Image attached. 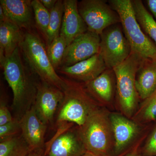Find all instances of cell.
Listing matches in <instances>:
<instances>
[{
	"mask_svg": "<svg viewBox=\"0 0 156 156\" xmlns=\"http://www.w3.org/2000/svg\"><path fill=\"white\" fill-rule=\"evenodd\" d=\"M21 56L18 47L6 58L1 67L4 69L5 79L13 92L12 107L14 118L18 120L34 105L37 84Z\"/></svg>",
	"mask_w": 156,
	"mask_h": 156,
	"instance_id": "obj_1",
	"label": "cell"
},
{
	"mask_svg": "<svg viewBox=\"0 0 156 156\" xmlns=\"http://www.w3.org/2000/svg\"><path fill=\"white\" fill-rule=\"evenodd\" d=\"M19 48L26 65L41 82L60 89L63 92L66 86V79L57 74L50 62L47 48L38 35L26 31Z\"/></svg>",
	"mask_w": 156,
	"mask_h": 156,
	"instance_id": "obj_2",
	"label": "cell"
},
{
	"mask_svg": "<svg viewBox=\"0 0 156 156\" xmlns=\"http://www.w3.org/2000/svg\"><path fill=\"white\" fill-rule=\"evenodd\" d=\"M66 83L63 99L56 115V126L71 123L80 127L97 108L95 101L87 92L83 83L67 79Z\"/></svg>",
	"mask_w": 156,
	"mask_h": 156,
	"instance_id": "obj_3",
	"label": "cell"
},
{
	"mask_svg": "<svg viewBox=\"0 0 156 156\" xmlns=\"http://www.w3.org/2000/svg\"><path fill=\"white\" fill-rule=\"evenodd\" d=\"M110 5L119 16L124 34L131 52L144 58L156 59V45L142 30L137 22L131 0H109Z\"/></svg>",
	"mask_w": 156,
	"mask_h": 156,
	"instance_id": "obj_4",
	"label": "cell"
},
{
	"mask_svg": "<svg viewBox=\"0 0 156 156\" xmlns=\"http://www.w3.org/2000/svg\"><path fill=\"white\" fill-rule=\"evenodd\" d=\"M143 58L139 54L131 52L126 60L113 69L116 78L118 100L124 113L129 116L134 113L139 98L135 78Z\"/></svg>",
	"mask_w": 156,
	"mask_h": 156,
	"instance_id": "obj_5",
	"label": "cell"
},
{
	"mask_svg": "<svg viewBox=\"0 0 156 156\" xmlns=\"http://www.w3.org/2000/svg\"><path fill=\"white\" fill-rule=\"evenodd\" d=\"M110 121L101 111L95 109L90 114L84 125L78 127L81 140L87 151L106 155L111 142Z\"/></svg>",
	"mask_w": 156,
	"mask_h": 156,
	"instance_id": "obj_6",
	"label": "cell"
},
{
	"mask_svg": "<svg viewBox=\"0 0 156 156\" xmlns=\"http://www.w3.org/2000/svg\"><path fill=\"white\" fill-rule=\"evenodd\" d=\"M100 37L99 54L107 68L113 69L131 54V46L124 34L121 23L105 29Z\"/></svg>",
	"mask_w": 156,
	"mask_h": 156,
	"instance_id": "obj_7",
	"label": "cell"
},
{
	"mask_svg": "<svg viewBox=\"0 0 156 156\" xmlns=\"http://www.w3.org/2000/svg\"><path fill=\"white\" fill-rule=\"evenodd\" d=\"M80 15L88 31L100 35L105 29L121 23L119 14L105 0H82L78 2Z\"/></svg>",
	"mask_w": 156,
	"mask_h": 156,
	"instance_id": "obj_8",
	"label": "cell"
},
{
	"mask_svg": "<svg viewBox=\"0 0 156 156\" xmlns=\"http://www.w3.org/2000/svg\"><path fill=\"white\" fill-rule=\"evenodd\" d=\"M64 123L57 126L54 136L45 144L44 156H82L87 151L82 142L78 128Z\"/></svg>",
	"mask_w": 156,
	"mask_h": 156,
	"instance_id": "obj_9",
	"label": "cell"
},
{
	"mask_svg": "<svg viewBox=\"0 0 156 156\" xmlns=\"http://www.w3.org/2000/svg\"><path fill=\"white\" fill-rule=\"evenodd\" d=\"M63 96L60 89L44 82L37 83L34 105L38 117L44 124H53Z\"/></svg>",
	"mask_w": 156,
	"mask_h": 156,
	"instance_id": "obj_10",
	"label": "cell"
},
{
	"mask_svg": "<svg viewBox=\"0 0 156 156\" xmlns=\"http://www.w3.org/2000/svg\"><path fill=\"white\" fill-rule=\"evenodd\" d=\"M100 43V35L87 31L67 46L61 66H71L99 53Z\"/></svg>",
	"mask_w": 156,
	"mask_h": 156,
	"instance_id": "obj_11",
	"label": "cell"
},
{
	"mask_svg": "<svg viewBox=\"0 0 156 156\" xmlns=\"http://www.w3.org/2000/svg\"><path fill=\"white\" fill-rule=\"evenodd\" d=\"M20 121L21 135L31 152H44L48 126L38 117L34 105L23 115Z\"/></svg>",
	"mask_w": 156,
	"mask_h": 156,
	"instance_id": "obj_12",
	"label": "cell"
},
{
	"mask_svg": "<svg viewBox=\"0 0 156 156\" xmlns=\"http://www.w3.org/2000/svg\"><path fill=\"white\" fill-rule=\"evenodd\" d=\"M61 68L62 73L83 83L94 80L107 69L99 53L74 65Z\"/></svg>",
	"mask_w": 156,
	"mask_h": 156,
	"instance_id": "obj_13",
	"label": "cell"
},
{
	"mask_svg": "<svg viewBox=\"0 0 156 156\" xmlns=\"http://www.w3.org/2000/svg\"><path fill=\"white\" fill-rule=\"evenodd\" d=\"M78 2L77 0L63 1L64 14L59 34L65 39L67 46L76 38L88 31L78 11Z\"/></svg>",
	"mask_w": 156,
	"mask_h": 156,
	"instance_id": "obj_14",
	"label": "cell"
},
{
	"mask_svg": "<svg viewBox=\"0 0 156 156\" xmlns=\"http://www.w3.org/2000/svg\"><path fill=\"white\" fill-rule=\"evenodd\" d=\"M30 0H1L6 19L26 31H30L33 22V10Z\"/></svg>",
	"mask_w": 156,
	"mask_h": 156,
	"instance_id": "obj_15",
	"label": "cell"
},
{
	"mask_svg": "<svg viewBox=\"0 0 156 156\" xmlns=\"http://www.w3.org/2000/svg\"><path fill=\"white\" fill-rule=\"evenodd\" d=\"M83 85L91 97L100 101L109 102L113 97L116 88L114 70L107 69L97 78Z\"/></svg>",
	"mask_w": 156,
	"mask_h": 156,
	"instance_id": "obj_16",
	"label": "cell"
},
{
	"mask_svg": "<svg viewBox=\"0 0 156 156\" xmlns=\"http://www.w3.org/2000/svg\"><path fill=\"white\" fill-rule=\"evenodd\" d=\"M135 86L139 98L144 100L156 89V59L143 58L136 72Z\"/></svg>",
	"mask_w": 156,
	"mask_h": 156,
	"instance_id": "obj_17",
	"label": "cell"
},
{
	"mask_svg": "<svg viewBox=\"0 0 156 156\" xmlns=\"http://www.w3.org/2000/svg\"><path fill=\"white\" fill-rule=\"evenodd\" d=\"M23 33L19 27L9 21L0 22V62L2 67L6 58L19 47Z\"/></svg>",
	"mask_w": 156,
	"mask_h": 156,
	"instance_id": "obj_18",
	"label": "cell"
},
{
	"mask_svg": "<svg viewBox=\"0 0 156 156\" xmlns=\"http://www.w3.org/2000/svg\"><path fill=\"white\" fill-rule=\"evenodd\" d=\"M111 125L115 140L116 151L122 150L137 134L138 128L135 123L119 115L113 114Z\"/></svg>",
	"mask_w": 156,
	"mask_h": 156,
	"instance_id": "obj_19",
	"label": "cell"
},
{
	"mask_svg": "<svg viewBox=\"0 0 156 156\" xmlns=\"http://www.w3.org/2000/svg\"><path fill=\"white\" fill-rule=\"evenodd\" d=\"M137 22L144 33L156 45V21L141 0H131Z\"/></svg>",
	"mask_w": 156,
	"mask_h": 156,
	"instance_id": "obj_20",
	"label": "cell"
},
{
	"mask_svg": "<svg viewBox=\"0 0 156 156\" xmlns=\"http://www.w3.org/2000/svg\"><path fill=\"white\" fill-rule=\"evenodd\" d=\"M31 152L21 134L1 139L0 156H28Z\"/></svg>",
	"mask_w": 156,
	"mask_h": 156,
	"instance_id": "obj_21",
	"label": "cell"
},
{
	"mask_svg": "<svg viewBox=\"0 0 156 156\" xmlns=\"http://www.w3.org/2000/svg\"><path fill=\"white\" fill-rule=\"evenodd\" d=\"M50 14V22L45 38L48 46L60 34L64 14L63 1L57 0Z\"/></svg>",
	"mask_w": 156,
	"mask_h": 156,
	"instance_id": "obj_22",
	"label": "cell"
},
{
	"mask_svg": "<svg viewBox=\"0 0 156 156\" xmlns=\"http://www.w3.org/2000/svg\"><path fill=\"white\" fill-rule=\"evenodd\" d=\"M67 46L65 39L62 36L59 34L47 47L48 57L56 70L61 66Z\"/></svg>",
	"mask_w": 156,
	"mask_h": 156,
	"instance_id": "obj_23",
	"label": "cell"
},
{
	"mask_svg": "<svg viewBox=\"0 0 156 156\" xmlns=\"http://www.w3.org/2000/svg\"><path fill=\"white\" fill-rule=\"evenodd\" d=\"M36 24L39 30L46 37L50 20V11L45 8L40 0L31 2Z\"/></svg>",
	"mask_w": 156,
	"mask_h": 156,
	"instance_id": "obj_24",
	"label": "cell"
},
{
	"mask_svg": "<svg viewBox=\"0 0 156 156\" xmlns=\"http://www.w3.org/2000/svg\"><path fill=\"white\" fill-rule=\"evenodd\" d=\"M139 115L143 121L156 120V89L152 94L144 100L139 111Z\"/></svg>",
	"mask_w": 156,
	"mask_h": 156,
	"instance_id": "obj_25",
	"label": "cell"
},
{
	"mask_svg": "<svg viewBox=\"0 0 156 156\" xmlns=\"http://www.w3.org/2000/svg\"><path fill=\"white\" fill-rule=\"evenodd\" d=\"M19 132H21L20 121L14 118L11 122L0 126V139L17 135Z\"/></svg>",
	"mask_w": 156,
	"mask_h": 156,
	"instance_id": "obj_26",
	"label": "cell"
},
{
	"mask_svg": "<svg viewBox=\"0 0 156 156\" xmlns=\"http://www.w3.org/2000/svg\"><path fill=\"white\" fill-rule=\"evenodd\" d=\"M144 151L148 156H156V127L148 140L144 148Z\"/></svg>",
	"mask_w": 156,
	"mask_h": 156,
	"instance_id": "obj_27",
	"label": "cell"
},
{
	"mask_svg": "<svg viewBox=\"0 0 156 156\" xmlns=\"http://www.w3.org/2000/svg\"><path fill=\"white\" fill-rule=\"evenodd\" d=\"M5 103L1 100L0 105V126L11 122L14 119Z\"/></svg>",
	"mask_w": 156,
	"mask_h": 156,
	"instance_id": "obj_28",
	"label": "cell"
},
{
	"mask_svg": "<svg viewBox=\"0 0 156 156\" xmlns=\"http://www.w3.org/2000/svg\"><path fill=\"white\" fill-rule=\"evenodd\" d=\"M144 2L156 21V0H146Z\"/></svg>",
	"mask_w": 156,
	"mask_h": 156,
	"instance_id": "obj_29",
	"label": "cell"
},
{
	"mask_svg": "<svg viewBox=\"0 0 156 156\" xmlns=\"http://www.w3.org/2000/svg\"><path fill=\"white\" fill-rule=\"evenodd\" d=\"M42 5L49 11H51L56 5L57 0H40Z\"/></svg>",
	"mask_w": 156,
	"mask_h": 156,
	"instance_id": "obj_30",
	"label": "cell"
},
{
	"mask_svg": "<svg viewBox=\"0 0 156 156\" xmlns=\"http://www.w3.org/2000/svg\"><path fill=\"white\" fill-rule=\"evenodd\" d=\"M6 20H7V19H6L5 14H4L2 8V6L0 5V22L5 21Z\"/></svg>",
	"mask_w": 156,
	"mask_h": 156,
	"instance_id": "obj_31",
	"label": "cell"
},
{
	"mask_svg": "<svg viewBox=\"0 0 156 156\" xmlns=\"http://www.w3.org/2000/svg\"><path fill=\"white\" fill-rule=\"evenodd\" d=\"M28 156H44V152H31Z\"/></svg>",
	"mask_w": 156,
	"mask_h": 156,
	"instance_id": "obj_32",
	"label": "cell"
},
{
	"mask_svg": "<svg viewBox=\"0 0 156 156\" xmlns=\"http://www.w3.org/2000/svg\"><path fill=\"white\" fill-rule=\"evenodd\" d=\"M82 156H106V155H101L97 154L92 153L90 152L87 151Z\"/></svg>",
	"mask_w": 156,
	"mask_h": 156,
	"instance_id": "obj_33",
	"label": "cell"
},
{
	"mask_svg": "<svg viewBox=\"0 0 156 156\" xmlns=\"http://www.w3.org/2000/svg\"><path fill=\"white\" fill-rule=\"evenodd\" d=\"M126 156H138V155L136 154V153L133 152L128 154Z\"/></svg>",
	"mask_w": 156,
	"mask_h": 156,
	"instance_id": "obj_34",
	"label": "cell"
}]
</instances>
